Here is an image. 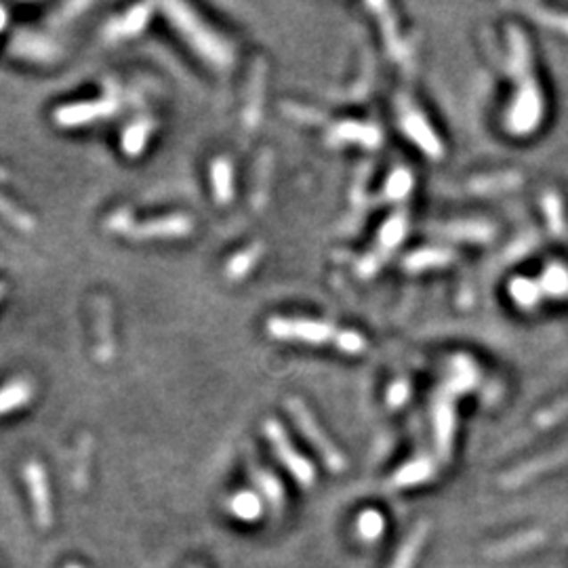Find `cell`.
Listing matches in <instances>:
<instances>
[{"mask_svg":"<svg viewBox=\"0 0 568 568\" xmlns=\"http://www.w3.org/2000/svg\"><path fill=\"white\" fill-rule=\"evenodd\" d=\"M169 11H171V20L179 28V32L184 34V38L194 46L196 53H201L204 60L215 63V66H226L230 62L232 55L227 45L209 26H204L198 20L194 11L181 7V4H173Z\"/></svg>","mask_w":568,"mask_h":568,"instance_id":"obj_1","label":"cell"},{"mask_svg":"<svg viewBox=\"0 0 568 568\" xmlns=\"http://www.w3.org/2000/svg\"><path fill=\"white\" fill-rule=\"evenodd\" d=\"M266 434L269 438V444H272L274 450H276V455L280 457V461H283V464L289 467V472L297 478V482L303 484V486H312L314 484V467L308 459H303V457L291 447L289 438H286L283 427H280L278 424H274V421H268Z\"/></svg>","mask_w":568,"mask_h":568,"instance_id":"obj_2","label":"cell"},{"mask_svg":"<svg viewBox=\"0 0 568 568\" xmlns=\"http://www.w3.org/2000/svg\"><path fill=\"white\" fill-rule=\"evenodd\" d=\"M289 411H292V415H295L297 424H300L301 432L306 434L308 440L320 450L322 459L326 461V465H329L333 472H342L345 467L343 457L339 455V450L329 442V438L322 434L320 427L316 425V421L312 419V415H309L300 402H289Z\"/></svg>","mask_w":568,"mask_h":568,"instance_id":"obj_3","label":"cell"},{"mask_svg":"<svg viewBox=\"0 0 568 568\" xmlns=\"http://www.w3.org/2000/svg\"><path fill=\"white\" fill-rule=\"evenodd\" d=\"M26 482H28V489H30L37 524L40 526V529H49L53 523V512H51L49 484H46L43 467H40L38 464H28Z\"/></svg>","mask_w":568,"mask_h":568,"instance_id":"obj_4","label":"cell"},{"mask_svg":"<svg viewBox=\"0 0 568 568\" xmlns=\"http://www.w3.org/2000/svg\"><path fill=\"white\" fill-rule=\"evenodd\" d=\"M543 541H546V532L541 531L518 532V535L503 539V541L495 543V546L486 547V556L489 558H509V556H518L523 552H529V549H535Z\"/></svg>","mask_w":568,"mask_h":568,"instance_id":"obj_5","label":"cell"},{"mask_svg":"<svg viewBox=\"0 0 568 568\" xmlns=\"http://www.w3.org/2000/svg\"><path fill=\"white\" fill-rule=\"evenodd\" d=\"M564 459H566L564 453H554V455L541 457V459L531 461V464H526L523 467H518V470H514L512 473H507V476L501 480V484L506 486V489H516V486L529 482V480L537 478V476H541L543 472H547V470H552V467L560 465Z\"/></svg>","mask_w":568,"mask_h":568,"instance_id":"obj_6","label":"cell"},{"mask_svg":"<svg viewBox=\"0 0 568 568\" xmlns=\"http://www.w3.org/2000/svg\"><path fill=\"white\" fill-rule=\"evenodd\" d=\"M427 532H430V524L421 523L419 526H415V531L408 535L407 541L402 543V547L398 549V556L394 560V564L390 568H413L415 560H417V554L424 547Z\"/></svg>","mask_w":568,"mask_h":568,"instance_id":"obj_7","label":"cell"},{"mask_svg":"<svg viewBox=\"0 0 568 568\" xmlns=\"http://www.w3.org/2000/svg\"><path fill=\"white\" fill-rule=\"evenodd\" d=\"M102 112H108L103 103H89V105H68L57 112V120L62 125H83V122L95 120Z\"/></svg>","mask_w":568,"mask_h":568,"instance_id":"obj_8","label":"cell"},{"mask_svg":"<svg viewBox=\"0 0 568 568\" xmlns=\"http://www.w3.org/2000/svg\"><path fill=\"white\" fill-rule=\"evenodd\" d=\"M230 512L240 520H255L261 514V501L255 493H238L230 499Z\"/></svg>","mask_w":568,"mask_h":568,"instance_id":"obj_9","label":"cell"},{"mask_svg":"<svg viewBox=\"0 0 568 568\" xmlns=\"http://www.w3.org/2000/svg\"><path fill=\"white\" fill-rule=\"evenodd\" d=\"M30 396L32 391L26 383H13L9 385V388H4L0 391V415L11 413L15 411V408L23 407V404L30 400Z\"/></svg>","mask_w":568,"mask_h":568,"instance_id":"obj_10","label":"cell"},{"mask_svg":"<svg viewBox=\"0 0 568 568\" xmlns=\"http://www.w3.org/2000/svg\"><path fill=\"white\" fill-rule=\"evenodd\" d=\"M210 177H213L215 184V194H218L219 201H230L232 196V169L226 161H218L213 165V171H210Z\"/></svg>","mask_w":568,"mask_h":568,"instance_id":"obj_11","label":"cell"},{"mask_svg":"<svg viewBox=\"0 0 568 568\" xmlns=\"http://www.w3.org/2000/svg\"><path fill=\"white\" fill-rule=\"evenodd\" d=\"M257 484H259L261 493L268 497L269 506H272V509H276V514L283 509V503H284V495H283V486H280V482L274 476H269V473L266 472H259L255 476Z\"/></svg>","mask_w":568,"mask_h":568,"instance_id":"obj_12","label":"cell"},{"mask_svg":"<svg viewBox=\"0 0 568 568\" xmlns=\"http://www.w3.org/2000/svg\"><path fill=\"white\" fill-rule=\"evenodd\" d=\"M430 476V465L427 464H415L411 467H404V470L398 473L394 482L398 486H407V484H415V482H421V480Z\"/></svg>","mask_w":568,"mask_h":568,"instance_id":"obj_13","label":"cell"},{"mask_svg":"<svg viewBox=\"0 0 568 568\" xmlns=\"http://www.w3.org/2000/svg\"><path fill=\"white\" fill-rule=\"evenodd\" d=\"M358 529L366 539H377L379 532H382V529H383V520H382V516H379V514L368 512V514H365V516H362Z\"/></svg>","mask_w":568,"mask_h":568,"instance_id":"obj_14","label":"cell"},{"mask_svg":"<svg viewBox=\"0 0 568 568\" xmlns=\"http://www.w3.org/2000/svg\"><path fill=\"white\" fill-rule=\"evenodd\" d=\"M4 23H7V13H4V11L0 9V30L4 28Z\"/></svg>","mask_w":568,"mask_h":568,"instance_id":"obj_15","label":"cell"},{"mask_svg":"<svg viewBox=\"0 0 568 568\" xmlns=\"http://www.w3.org/2000/svg\"><path fill=\"white\" fill-rule=\"evenodd\" d=\"M68 568H80V566H76V564H72V566H68Z\"/></svg>","mask_w":568,"mask_h":568,"instance_id":"obj_16","label":"cell"}]
</instances>
